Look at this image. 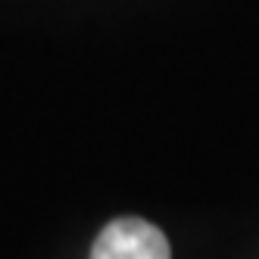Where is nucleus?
Masks as SVG:
<instances>
[{
	"instance_id": "1",
	"label": "nucleus",
	"mask_w": 259,
	"mask_h": 259,
	"mask_svg": "<svg viewBox=\"0 0 259 259\" xmlns=\"http://www.w3.org/2000/svg\"><path fill=\"white\" fill-rule=\"evenodd\" d=\"M91 259H172L165 234L147 219H113L97 234Z\"/></svg>"
}]
</instances>
